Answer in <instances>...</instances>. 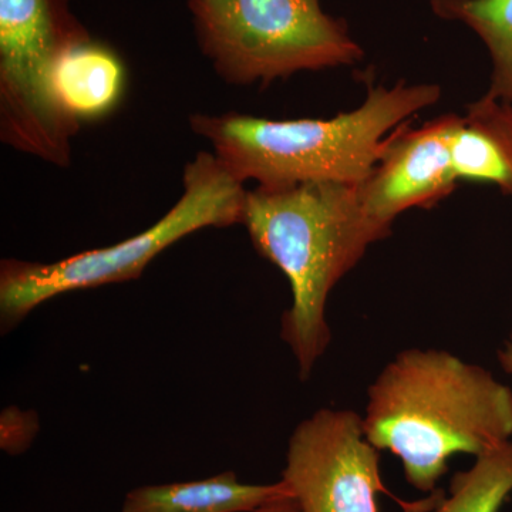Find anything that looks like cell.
<instances>
[{
  "label": "cell",
  "instance_id": "cell-4",
  "mask_svg": "<svg viewBox=\"0 0 512 512\" xmlns=\"http://www.w3.org/2000/svg\"><path fill=\"white\" fill-rule=\"evenodd\" d=\"M180 200L146 231L106 248L60 261L0 262V329L19 326L43 303L64 293L134 281L181 239L205 228L242 224L247 190L214 153L201 151L184 168Z\"/></svg>",
  "mask_w": 512,
  "mask_h": 512
},
{
  "label": "cell",
  "instance_id": "cell-15",
  "mask_svg": "<svg viewBox=\"0 0 512 512\" xmlns=\"http://www.w3.org/2000/svg\"><path fill=\"white\" fill-rule=\"evenodd\" d=\"M252 512H302V510L292 497H286Z\"/></svg>",
  "mask_w": 512,
  "mask_h": 512
},
{
  "label": "cell",
  "instance_id": "cell-16",
  "mask_svg": "<svg viewBox=\"0 0 512 512\" xmlns=\"http://www.w3.org/2000/svg\"><path fill=\"white\" fill-rule=\"evenodd\" d=\"M498 360H500L505 372L512 373V333L510 340L505 345V349L498 353Z\"/></svg>",
  "mask_w": 512,
  "mask_h": 512
},
{
  "label": "cell",
  "instance_id": "cell-11",
  "mask_svg": "<svg viewBox=\"0 0 512 512\" xmlns=\"http://www.w3.org/2000/svg\"><path fill=\"white\" fill-rule=\"evenodd\" d=\"M126 84L119 53L94 39L70 50L55 74L60 106L80 124L110 116L120 106Z\"/></svg>",
  "mask_w": 512,
  "mask_h": 512
},
{
  "label": "cell",
  "instance_id": "cell-7",
  "mask_svg": "<svg viewBox=\"0 0 512 512\" xmlns=\"http://www.w3.org/2000/svg\"><path fill=\"white\" fill-rule=\"evenodd\" d=\"M379 451L359 414L320 409L293 430L281 480L302 512H379L382 493L404 512L433 511L444 491L417 503L400 500L383 483Z\"/></svg>",
  "mask_w": 512,
  "mask_h": 512
},
{
  "label": "cell",
  "instance_id": "cell-10",
  "mask_svg": "<svg viewBox=\"0 0 512 512\" xmlns=\"http://www.w3.org/2000/svg\"><path fill=\"white\" fill-rule=\"evenodd\" d=\"M292 497L284 481L244 484L234 471L204 480L134 488L120 512H252Z\"/></svg>",
  "mask_w": 512,
  "mask_h": 512
},
{
  "label": "cell",
  "instance_id": "cell-3",
  "mask_svg": "<svg viewBox=\"0 0 512 512\" xmlns=\"http://www.w3.org/2000/svg\"><path fill=\"white\" fill-rule=\"evenodd\" d=\"M441 97L436 84L369 87L362 106L333 119L271 120L239 113L190 116L191 130L214 148L237 180L259 187L338 183L359 187L384 138Z\"/></svg>",
  "mask_w": 512,
  "mask_h": 512
},
{
  "label": "cell",
  "instance_id": "cell-13",
  "mask_svg": "<svg viewBox=\"0 0 512 512\" xmlns=\"http://www.w3.org/2000/svg\"><path fill=\"white\" fill-rule=\"evenodd\" d=\"M512 493V443L476 457L466 471L454 474L450 495L443 493L431 512H500Z\"/></svg>",
  "mask_w": 512,
  "mask_h": 512
},
{
  "label": "cell",
  "instance_id": "cell-2",
  "mask_svg": "<svg viewBox=\"0 0 512 512\" xmlns=\"http://www.w3.org/2000/svg\"><path fill=\"white\" fill-rule=\"evenodd\" d=\"M259 255L288 278L292 303L282 315L281 338L309 379L332 339L330 292L392 234L367 212L356 185L308 183L247 191L242 224Z\"/></svg>",
  "mask_w": 512,
  "mask_h": 512
},
{
  "label": "cell",
  "instance_id": "cell-9",
  "mask_svg": "<svg viewBox=\"0 0 512 512\" xmlns=\"http://www.w3.org/2000/svg\"><path fill=\"white\" fill-rule=\"evenodd\" d=\"M451 154L458 180L493 184L512 197V103L484 94L468 104Z\"/></svg>",
  "mask_w": 512,
  "mask_h": 512
},
{
  "label": "cell",
  "instance_id": "cell-5",
  "mask_svg": "<svg viewBox=\"0 0 512 512\" xmlns=\"http://www.w3.org/2000/svg\"><path fill=\"white\" fill-rule=\"evenodd\" d=\"M195 39L224 82L266 84L353 66L362 46L320 0H188Z\"/></svg>",
  "mask_w": 512,
  "mask_h": 512
},
{
  "label": "cell",
  "instance_id": "cell-6",
  "mask_svg": "<svg viewBox=\"0 0 512 512\" xmlns=\"http://www.w3.org/2000/svg\"><path fill=\"white\" fill-rule=\"evenodd\" d=\"M93 39L72 0H0V140L59 168L72 163L82 124L60 106L63 57Z\"/></svg>",
  "mask_w": 512,
  "mask_h": 512
},
{
  "label": "cell",
  "instance_id": "cell-8",
  "mask_svg": "<svg viewBox=\"0 0 512 512\" xmlns=\"http://www.w3.org/2000/svg\"><path fill=\"white\" fill-rule=\"evenodd\" d=\"M463 116L448 113L421 124H400L384 138L372 173L357 187L367 212L392 227L413 208L434 207L457 188L454 137Z\"/></svg>",
  "mask_w": 512,
  "mask_h": 512
},
{
  "label": "cell",
  "instance_id": "cell-14",
  "mask_svg": "<svg viewBox=\"0 0 512 512\" xmlns=\"http://www.w3.org/2000/svg\"><path fill=\"white\" fill-rule=\"evenodd\" d=\"M0 421V447L12 456L25 451L39 431V420L32 412L9 407L2 413Z\"/></svg>",
  "mask_w": 512,
  "mask_h": 512
},
{
  "label": "cell",
  "instance_id": "cell-12",
  "mask_svg": "<svg viewBox=\"0 0 512 512\" xmlns=\"http://www.w3.org/2000/svg\"><path fill=\"white\" fill-rule=\"evenodd\" d=\"M434 15L473 30L490 53L488 96L512 103V0H430Z\"/></svg>",
  "mask_w": 512,
  "mask_h": 512
},
{
  "label": "cell",
  "instance_id": "cell-1",
  "mask_svg": "<svg viewBox=\"0 0 512 512\" xmlns=\"http://www.w3.org/2000/svg\"><path fill=\"white\" fill-rule=\"evenodd\" d=\"M363 429L377 450L400 458L407 483L431 494L451 457L510 441L512 392L446 350L407 349L369 387Z\"/></svg>",
  "mask_w": 512,
  "mask_h": 512
}]
</instances>
